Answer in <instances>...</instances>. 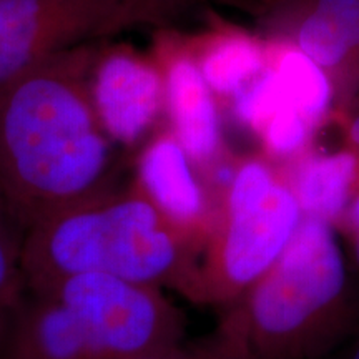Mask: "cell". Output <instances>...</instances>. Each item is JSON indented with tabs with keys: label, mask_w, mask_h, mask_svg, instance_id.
<instances>
[{
	"label": "cell",
	"mask_w": 359,
	"mask_h": 359,
	"mask_svg": "<svg viewBox=\"0 0 359 359\" xmlns=\"http://www.w3.org/2000/svg\"><path fill=\"white\" fill-rule=\"evenodd\" d=\"M92 43L50 58L0 93V201L29 231L114 187L115 147L92 97Z\"/></svg>",
	"instance_id": "obj_1"
},
{
	"label": "cell",
	"mask_w": 359,
	"mask_h": 359,
	"mask_svg": "<svg viewBox=\"0 0 359 359\" xmlns=\"http://www.w3.org/2000/svg\"><path fill=\"white\" fill-rule=\"evenodd\" d=\"M334 226L303 218L262 278L222 309L215 331L240 359H321L359 327L358 278Z\"/></svg>",
	"instance_id": "obj_2"
},
{
	"label": "cell",
	"mask_w": 359,
	"mask_h": 359,
	"mask_svg": "<svg viewBox=\"0 0 359 359\" xmlns=\"http://www.w3.org/2000/svg\"><path fill=\"white\" fill-rule=\"evenodd\" d=\"M203 243L170 222L137 183L110 187L24 233L29 288L103 275L173 290L191 302Z\"/></svg>",
	"instance_id": "obj_3"
},
{
	"label": "cell",
	"mask_w": 359,
	"mask_h": 359,
	"mask_svg": "<svg viewBox=\"0 0 359 359\" xmlns=\"http://www.w3.org/2000/svg\"><path fill=\"white\" fill-rule=\"evenodd\" d=\"M183 338L185 316L163 290L72 275L29 288L0 359H137Z\"/></svg>",
	"instance_id": "obj_4"
},
{
	"label": "cell",
	"mask_w": 359,
	"mask_h": 359,
	"mask_svg": "<svg viewBox=\"0 0 359 359\" xmlns=\"http://www.w3.org/2000/svg\"><path fill=\"white\" fill-rule=\"evenodd\" d=\"M302 222V208L286 178L253 208L215 213L191 303L223 309L235 302L276 263Z\"/></svg>",
	"instance_id": "obj_5"
},
{
	"label": "cell",
	"mask_w": 359,
	"mask_h": 359,
	"mask_svg": "<svg viewBox=\"0 0 359 359\" xmlns=\"http://www.w3.org/2000/svg\"><path fill=\"white\" fill-rule=\"evenodd\" d=\"M135 25L123 0H0V93L50 58Z\"/></svg>",
	"instance_id": "obj_6"
},
{
	"label": "cell",
	"mask_w": 359,
	"mask_h": 359,
	"mask_svg": "<svg viewBox=\"0 0 359 359\" xmlns=\"http://www.w3.org/2000/svg\"><path fill=\"white\" fill-rule=\"evenodd\" d=\"M92 97L98 118L116 145H133L155 122L165 82L154 65L127 52L97 58Z\"/></svg>",
	"instance_id": "obj_7"
},
{
	"label": "cell",
	"mask_w": 359,
	"mask_h": 359,
	"mask_svg": "<svg viewBox=\"0 0 359 359\" xmlns=\"http://www.w3.org/2000/svg\"><path fill=\"white\" fill-rule=\"evenodd\" d=\"M193 165L173 133L160 135L142 151L137 187L170 222L205 243L215 210Z\"/></svg>",
	"instance_id": "obj_8"
},
{
	"label": "cell",
	"mask_w": 359,
	"mask_h": 359,
	"mask_svg": "<svg viewBox=\"0 0 359 359\" xmlns=\"http://www.w3.org/2000/svg\"><path fill=\"white\" fill-rule=\"evenodd\" d=\"M173 135L193 163H212L219 150V120L212 88L190 57L175 58L165 79Z\"/></svg>",
	"instance_id": "obj_9"
},
{
	"label": "cell",
	"mask_w": 359,
	"mask_h": 359,
	"mask_svg": "<svg viewBox=\"0 0 359 359\" xmlns=\"http://www.w3.org/2000/svg\"><path fill=\"white\" fill-rule=\"evenodd\" d=\"M286 180L303 218L321 219L338 230L359 187V155L353 150H341L308 156Z\"/></svg>",
	"instance_id": "obj_10"
},
{
	"label": "cell",
	"mask_w": 359,
	"mask_h": 359,
	"mask_svg": "<svg viewBox=\"0 0 359 359\" xmlns=\"http://www.w3.org/2000/svg\"><path fill=\"white\" fill-rule=\"evenodd\" d=\"M293 47L330 72L359 60V0H311L294 29Z\"/></svg>",
	"instance_id": "obj_11"
},
{
	"label": "cell",
	"mask_w": 359,
	"mask_h": 359,
	"mask_svg": "<svg viewBox=\"0 0 359 359\" xmlns=\"http://www.w3.org/2000/svg\"><path fill=\"white\" fill-rule=\"evenodd\" d=\"M266 50L248 35H226L215 40L200 62L208 87L222 95H235L266 69Z\"/></svg>",
	"instance_id": "obj_12"
},
{
	"label": "cell",
	"mask_w": 359,
	"mask_h": 359,
	"mask_svg": "<svg viewBox=\"0 0 359 359\" xmlns=\"http://www.w3.org/2000/svg\"><path fill=\"white\" fill-rule=\"evenodd\" d=\"M271 67L286 103L311 125L320 122L333 100L330 74L296 47L283 50Z\"/></svg>",
	"instance_id": "obj_13"
},
{
	"label": "cell",
	"mask_w": 359,
	"mask_h": 359,
	"mask_svg": "<svg viewBox=\"0 0 359 359\" xmlns=\"http://www.w3.org/2000/svg\"><path fill=\"white\" fill-rule=\"evenodd\" d=\"M22 240L24 233L0 201V349L15 325L29 291L22 263Z\"/></svg>",
	"instance_id": "obj_14"
},
{
	"label": "cell",
	"mask_w": 359,
	"mask_h": 359,
	"mask_svg": "<svg viewBox=\"0 0 359 359\" xmlns=\"http://www.w3.org/2000/svg\"><path fill=\"white\" fill-rule=\"evenodd\" d=\"M233 98L236 118L258 135L278 110L288 105L283 97L276 72L269 65L243 88L238 90Z\"/></svg>",
	"instance_id": "obj_15"
},
{
	"label": "cell",
	"mask_w": 359,
	"mask_h": 359,
	"mask_svg": "<svg viewBox=\"0 0 359 359\" xmlns=\"http://www.w3.org/2000/svg\"><path fill=\"white\" fill-rule=\"evenodd\" d=\"M311 128L313 125L299 111L285 105L269 118L259 135L273 155L291 156L306 147Z\"/></svg>",
	"instance_id": "obj_16"
},
{
	"label": "cell",
	"mask_w": 359,
	"mask_h": 359,
	"mask_svg": "<svg viewBox=\"0 0 359 359\" xmlns=\"http://www.w3.org/2000/svg\"><path fill=\"white\" fill-rule=\"evenodd\" d=\"M137 359H240V356L213 333V336L195 344L180 343L177 346Z\"/></svg>",
	"instance_id": "obj_17"
},
{
	"label": "cell",
	"mask_w": 359,
	"mask_h": 359,
	"mask_svg": "<svg viewBox=\"0 0 359 359\" xmlns=\"http://www.w3.org/2000/svg\"><path fill=\"white\" fill-rule=\"evenodd\" d=\"M133 7L145 20V24H160L177 12H182L190 0H123Z\"/></svg>",
	"instance_id": "obj_18"
},
{
	"label": "cell",
	"mask_w": 359,
	"mask_h": 359,
	"mask_svg": "<svg viewBox=\"0 0 359 359\" xmlns=\"http://www.w3.org/2000/svg\"><path fill=\"white\" fill-rule=\"evenodd\" d=\"M338 228H343L346 235L359 231V187L358 190L354 191L353 198L349 201L346 212H344V217L341 219Z\"/></svg>",
	"instance_id": "obj_19"
},
{
	"label": "cell",
	"mask_w": 359,
	"mask_h": 359,
	"mask_svg": "<svg viewBox=\"0 0 359 359\" xmlns=\"http://www.w3.org/2000/svg\"><path fill=\"white\" fill-rule=\"evenodd\" d=\"M349 241V258H351V266L354 269V275L359 280V231L348 235Z\"/></svg>",
	"instance_id": "obj_20"
},
{
	"label": "cell",
	"mask_w": 359,
	"mask_h": 359,
	"mask_svg": "<svg viewBox=\"0 0 359 359\" xmlns=\"http://www.w3.org/2000/svg\"><path fill=\"white\" fill-rule=\"evenodd\" d=\"M344 359H359V327L348 341V353Z\"/></svg>",
	"instance_id": "obj_21"
},
{
	"label": "cell",
	"mask_w": 359,
	"mask_h": 359,
	"mask_svg": "<svg viewBox=\"0 0 359 359\" xmlns=\"http://www.w3.org/2000/svg\"><path fill=\"white\" fill-rule=\"evenodd\" d=\"M349 140L356 148H359V115L353 120L351 127H349Z\"/></svg>",
	"instance_id": "obj_22"
}]
</instances>
